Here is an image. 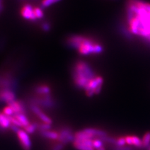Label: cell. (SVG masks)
<instances>
[{"label": "cell", "mask_w": 150, "mask_h": 150, "mask_svg": "<svg viewBox=\"0 0 150 150\" xmlns=\"http://www.w3.org/2000/svg\"><path fill=\"white\" fill-rule=\"evenodd\" d=\"M125 21L131 36L150 45V3L144 0H126Z\"/></svg>", "instance_id": "6da1fadb"}, {"label": "cell", "mask_w": 150, "mask_h": 150, "mask_svg": "<svg viewBox=\"0 0 150 150\" xmlns=\"http://www.w3.org/2000/svg\"><path fill=\"white\" fill-rule=\"evenodd\" d=\"M67 44L76 49L79 54L83 56L100 54L103 51V47L99 42L90 37L82 35H73L67 39Z\"/></svg>", "instance_id": "7a4b0ae2"}, {"label": "cell", "mask_w": 150, "mask_h": 150, "mask_svg": "<svg viewBox=\"0 0 150 150\" xmlns=\"http://www.w3.org/2000/svg\"><path fill=\"white\" fill-rule=\"evenodd\" d=\"M96 76L90 65L84 61H78L73 68V78L75 85L84 90L88 84Z\"/></svg>", "instance_id": "3957f363"}, {"label": "cell", "mask_w": 150, "mask_h": 150, "mask_svg": "<svg viewBox=\"0 0 150 150\" xmlns=\"http://www.w3.org/2000/svg\"><path fill=\"white\" fill-rule=\"evenodd\" d=\"M16 133L21 147L24 150H31L32 142L30 134L28 133L24 129L21 128Z\"/></svg>", "instance_id": "277c9868"}, {"label": "cell", "mask_w": 150, "mask_h": 150, "mask_svg": "<svg viewBox=\"0 0 150 150\" xmlns=\"http://www.w3.org/2000/svg\"><path fill=\"white\" fill-rule=\"evenodd\" d=\"M30 110L31 112L33 113L41 121V123L51 125L53 123V120L50 118V116L47 115L44 110H42L40 107L37 106L35 104L31 103L30 105Z\"/></svg>", "instance_id": "5b68a950"}, {"label": "cell", "mask_w": 150, "mask_h": 150, "mask_svg": "<svg viewBox=\"0 0 150 150\" xmlns=\"http://www.w3.org/2000/svg\"><path fill=\"white\" fill-rule=\"evenodd\" d=\"M93 139H74L73 146L77 150H95L93 146Z\"/></svg>", "instance_id": "8992f818"}, {"label": "cell", "mask_w": 150, "mask_h": 150, "mask_svg": "<svg viewBox=\"0 0 150 150\" xmlns=\"http://www.w3.org/2000/svg\"><path fill=\"white\" fill-rule=\"evenodd\" d=\"M59 132V139L58 142L65 144L69 142H73L74 138V134H73L72 131L68 128H64L61 129Z\"/></svg>", "instance_id": "52a82bcc"}, {"label": "cell", "mask_w": 150, "mask_h": 150, "mask_svg": "<svg viewBox=\"0 0 150 150\" xmlns=\"http://www.w3.org/2000/svg\"><path fill=\"white\" fill-rule=\"evenodd\" d=\"M21 16L27 20L36 21L37 18L34 13V8L31 4H25L20 11Z\"/></svg>", "instance_id": "ba28073f"}, {"label": "cell", "mask_w": 150, "mask_h": 150, "mask_svg": "<svg viewBox=\"0 0 150 150\" xmlns=\"http://www.w3.org/2000/svg\"><path fill=\"white\" fill-rule=\"evenodd\" d=\"M16 100L15 93L13 90H0V101L9 103Z\"/></svg>", "instance_id": "9c48e42d"}, {"label": "cell", "mask_w": 150, "mask_h": 150, "mask_svg": "<svg viewBox=\"0 0 150 150\" xmlns=\"http://www.w3.org/2000/svg\"><path fill=\"white\" fill-rule=\"evenodd\" d=\"M40 133L42 137L46 139L54 141V142L56 141V142H58V140L59 139V134L58 131L53 130L51 128L49 129L41 131Z\"/></svg>", "instance_id": "30bf717a"}, {"label": "cell", "mask_w": 150, "mask_h": 150, "mask_svg": "<svg viewBox=\"0 0 150 150\" xmlns=\"http://www.w3.org/2000/svg\"><path fill=\"white\" fill-rule=\"evenodd\" d=\"M35 93L36 95L39 96H43V95H48L51 94V87L45 84H41L39 85L35 86L34 89Z\"/></svg>", "instance_id": "8fae6325"}, {"label": "cell", "mask_w": 150, "mask_h": 150, "mask_svg": "<svg viewBox=\"0 0 150 150\" xmlns=\"http://www.w3.org/2000/svg\"><path fill=\"white\" fill-rule=\"evenodd\" d=\"M8 105L10 106L15 114L18 113H25V107L23 103L18 100H14L13 101L9 103Z\"/></svg>", "instance_id": "7c38bea8"}, {"label": "cell", "mask_w": 150, "mask_h": 150, "mask_svg": "<svg viewBox=\"0 0 150 150\" xmlns=\"http://www.w3.org/2000/svg\"><path fill=\"white\" fill-rule=\"evenodd\" d=\"M125 139L126 144L129 145V146H134L138 148L143 147V144H142V140L139 139L137 136H132V135H129V136H126Z\"/></svg>", "instance_id": "4fadbf2b"}, {"label": "cell", "mask_w": 150, "mask_h": 150, "mask_svg": "<svg viewBox=\"0 0 150 150\" xmlns=\"http://www.w3.org/2000/svg\"><path fill=\"white\" fill-rule=\"evenodd\" d=\"M11 126V123L9 117L0 111V128L3 129H7L10 128Z\"/></svg>", "instance_id": "5bb4252c"}, {"label": "cell", "mask_w": 150, "mask_h": 150, "mask_svg": "<svg viewBox=\"0 0 150 150\" xmlns=\"http://www.w3.org/2000/svg\"><path fill=\"white\" fill-rule=\"evenodd\" d=\"M37 128H38V125H36V123H31L29 125H28L25 128H23V129H24L28 133L31 134H33L36 131V130L37 129Z\"/></svg>", "instance_id": "9a60e30c"}, {"label": "cell", "mask_w": 150, "mask_h": 150, "mask_svg": "<svg viewBox=\"0 0 150 150\" xmlns=\"http://www.w3.org/2000/svg\"><path fill=\"white\" fill-rule=\"evenodd\" d=\"M62 0H42L41 3V6L43 8H48L51 5H53V4L58 3Z\"/></svg>", "instance_id": "2e32d148"}, {"label": "cell", "mask_w": 150, "mask_h": 150, "mask_svg": "<svg viewBox=\"0 0 150 150\" xmlns=\"http://www.w3.org/2000/svg\"><path fill=\"white\" fill-rule=\"evenodd\" d=\"M143 147H147L150 144V132H147L145 133L142 138Z\"/></svg>", "instance_id": "e0dca14e"}, {"label": "cell", "mask_w": 150, "mask_h": 150, "mask_svg": "<svg viewBox=\"0 0 150 150\" xmlns=\"http://www.w3.org/2000/svg\"><path fill=\"white\" fill-rule=\"evenodd\" d=\"M93 146L95 150L101 147L104 146L103 145V141L100 138H95L93 140Z\"/></svg>", "instance_id": "ac0fdd59"}, {"label": "cell", "mask_w": 150, "mask_h": 150, "mask_svg": "<svg viewBox=\"0 0 150 150\" xmlns=\"http://www.w3.org/2000/svg\"><path fill=\"white\" fill-rule=\"evenodd\" d=\"M2 112H3L4 115H5L7 116H8V117H11V116H12L15 115V112H14V111L12 109V108L8 105L4 108Z\"/></svg>", "instance_id": "d6986e66"}, {"label": "cell", "mask_w": 150, "mask_h": 150, "mask_svg": "<svg viewBox=\"0 0 150 150\" xmlns=\"http://www.w3.org/2000/svg\"><path fill=\"white\" fill-rule=\"evenodd\" d=\"M34 13L37 20H40V19H42L44 17V12L39 7L34 8Z\"/></svg>", "instance_id": "ffe728a7"}, {"label": "cell", "mask_w": 150, "mask_h": 150, "mask_svg": "<svg viewBox=\"0 0 150 150\" xmlns=\"http://www.w3.org/2000/svg\"><path fill=\"white\" fill-rule=\"evenodd\" d=\"M126 144L125 137H120L116 139L115 145L116 146H124Z\"/></svg>", "instance_id": "44dd1931"}, {"label": "cell", "mask_w": 150, "mask_h": 150, "mask_svg": "<svg viewBox=\"0 0 150 150\" xmlns=\"http://www.w3.org/2000/svg\"><path fill=\"white\" fill-rule=\"evenodd\" d=\"M64 144L58 142L51 148V150H63Z\"/></svg>", "instance_id": "7402d4cb"}, {"label": "cell", "mask_w": 150, "mask_h": 150, "mask_svg": "<svg viewBox=\"0 0 150 150\" xmlns=\"http://www.w3.org/2000/svg\"><path fill=\"white\" fill-rule=\"evenodd\" d=\"M42 30L45 31H49L51 29V26L48 23H44L43 25H41Z\"/></svg>", "instance_id": "603a6c76"}, {"label": "cell", "mask_w": 150, "mask_h": 150, "mask_svg": "<svg viewBox=\"0 0 150 150\" xmlns=\"http://www.w3.org/2000/svg\"><path fill=\"white\" fill-rule=\"evenodd\" d=\"M116 150H132L130 147L128 146H116Z\"/></svg>", "instance_id": "cb8c5ba5"}, {"label": "cell", "mask_w": 150, "mask_h": 150, "mask_svg": "<svg viewBox=\"0 0 150 150\" xmlns=\"http://www.w3.org/2000/svg\"><path fill=\"white\" fill-rule=\"evenodd\" d=\"M4 8V5H3V0H0V14L3 11Z\"/></svg>", "instance_id": "d4e9b609"}, {"label": "cell", "mask_w": 150, "mask_h": 150, "mask_svg": "<svg viewBox=\"0 0 150 150\" xmlns=\"http://www.w3.org/2000/svg\"><path fill=\"white\" fill-rule=\"evenodd\" d=\"M96 150H106V149H105V148L104 146H103V147H101V148H100L97 149Z\"/></svg>", "instance_id": "484cf974"}, {"label": "cell", "mask_w": 150, "mask_h": 150, "mask_svg": "<svg viewBox=\"0 0 150 150\" xmlns=\"http://www.w3.org/2000/svg\"><path fill=\"white\" fill-rule=\"evenodd\" d=\"M149 150H150V149H149Z\"/></svg>", "instance_id": "4316f807"}]
</instances>
